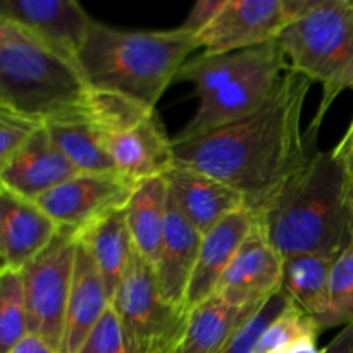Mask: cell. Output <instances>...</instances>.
Returning <instances> with one entry per match:
<instances>
[{
  "label": "cell",
  "mask_w": 353,
  "mask_h": 353,
  "mask_svg": "<svg viewBox=\"0 0 353 353\" xmlns=\"http://www.w3.org/2000/svg\"><path fill=\"white\" fill-rule=\"evenodd\" d=\"M312 81L288 71L264 107L202 138L174 145L176 164L223 181L261 216L279 190L299 174L316 152L302 131V112Z\"/></svg>",
  "instance_id": "1"
},
{
  "label": "cell",
  "mask_w": 353,
  "mask_h": 353,
  "mask_svg": "<svg viewBox=\"0 0 353 353\" xmlns=\"http://www.w3.org/2000/svg\"><path fill=\"white\" fill-rule=\"evenodd\" d=\"M281 259L299 254L338 257L353 240V190L347 161L316 152L259 216Z\"/></svg>",
  "instance_id": "2"
},
{
  "label": "cell",
  "mask_w": 353,
  "mask_h": 353,
  "mask_svg": "<svg viewBox=\"0 0 353 353\" xmlns=\"http://www.w3.org/2000/svg\"><path fill=\"white\" fill-rule=\"evenodd\" d=\"M196 48V37L183 28L128 31L93 21L78 64L93 90L155 109Z\"/></svg>",
  "instance_id": "3"
},
{
  "label": "cell",
  "mask_w": 353,
  "mask_h": 353,
  "mask_svg": "<svg viewBox=\"0 0 353 353\" xmlns=\"http://www.w3.org/2000/svg\"><path fill=\"white\" fill-rule=\"evenodd\" d=\"M93 88L78 61L31 31L0 43V109L33 124L90 116Z\"/></svg>",
  "instance_id": "4"
},
{
  "label": "cell",
  "mask_w": 353,
  "mask_h": 353,
  "mask_svg": "<svg viewBox=\"0 0 353 353\" xmlns=\"http://www.w3.org/2000/svg\"><path fill=\"white\" fill-rule=\"evenodd\" d=\"M292 71L323 85L316 117L303 131L310 152L334 100L353 90V0H316L305 16L290 23L278 37Z\"/></svg>",
  "instance_id": "5"
},
{
  "label": "cell",
  "mask_w": 353,
  "mask_h": 353,
  "mask_svg": "<svg viewBox=\"0 0 353 353\" xmlns=\"http://www.w3.org/2000/svg\"><path fill=\"white\" fill-rule=\"evenodd\" d=\"M92 119L116 171L130 181L164 178L174 168L172 138L155 109L93 90Z\"/></svg>",
  "instance_id": "6"
},
{
  "label": "cell",
  "mask_w": 353,
  "mask_h": 353,
  "mask_svg": "<svg viewBox=\"0 0 353 353\" xmlns=\"http://www.w3.org/2000/svg\"><path fill=\"white\" fill-rule=\"evenodd\" d=\"M110 307L134 353H174L188 323V312L164 299L154 268L137 250Z\"/></svg>",
  "instance_id": "7"
},
{
  "label": "cell",
  "mask_w": 353,
  "mask_h": 353,
  "mask_svg": "<svg viewBox=\"0 0 353 353\" xmlns=\"http://www.w3.org/2000/svg\"><path fill=\"white\" fill-rule=\"evenodd\" d=\"M78 238L59 230L54 240L21 269L30 334L61 353L65 312L71 293Z\"/></svg>",
  "instance_id": "8"
},
{
  "label": "cell",
  "mask_w": 353,
  "mask_h": 353,
  "mask_svg": "<svg viewBox=\"0 0 353 353\" xmlns=\"http://www.w3.org/2000/svg\"><path fill=\"white\" fill-rule=\"evenodd\" d=\"M288 69L285 52L276 40L254 68L200 100L195 116L172 138V143L196 140L257 112L271 100Z\"/></svg>",
  "instance_id": "9"
},
{
  "label": "cell",
  "mask_w": 353,
  "mask_h": 353,
  "mask_svg": "<svg viewBox=\"0 0 353 353\" xmlns=\"http://www.w3.org/2000/svg\"><path fill=\"white\" fill-rule=\"evenodd\" d=\"M134 185L119 172H78L34 202L59 230L78 238L97 221L124 209Z\"/></svg>",
  "instance_id": "10"
},
{
  "label": "cell",
  "mask_w": 353,
  "mask_h": 353,
  "mask_svg": "<svg viewBox=\"0 0 353 353\" xmlns=\"http://www.w3.org/2000/svg\"><path fill=\"white\" fill-rule=\"evenodd\" d=\"M288 23L283 0H224L196 41L212 54L247 50L276 41Z\"/></svg>",
  "instance_id": "11"
},
{
  "label": "cell",
  "mask_w": 353,
  "mask_h": 353,
  "mask_svg": "<svg viewBox=\"0 0 353 353\" xmlns=\"http://www.w3.org/2000/svg\"><path fill=\"white\" fill-rule=\"evenodd\" d=\"M283 259L265 236L261 223L254 228L224 272L214 295L240 307H261L281 288Z\"/></svg>",
  "instance_id": "12"
},
{
  "label": "cell",
  "mask_w": 353,
  "mask_h": 353,
  "mask_svg": "<svg viewBox=\"0 0 353 353\" xmlns=\"http://www.w3.org/2000/svg\"><path fill=\"white\" fill-rule=\"evenodd\" d=\"M0 16L74 61L93 23L74 0H0Z\"/></svg>",
  "instance_id": "13"
},
{
  "label": "cell",
  "mask_w": 353,
  "mask_h": 353,
  "mask_svg": "<svg viewBox=\"0 0 353 353\" xmlns=\"http://www.w3.org/2000/svg\"><path fill=\"white\" fill-rule=\"evenodd\" d=\"M257 223V214L243 207L203 234L195 271H193L188 292H186V312L190 314V310L199 307L216 293L224 272L230 268L238 250L250 236Z\"/></svg>",
  "instance_id": "14"
},
{
  "label": "cell",
  "mask_w": 353,
  "mask_h": 353,
  "mask_svg": "<svg viewBox=\"0 0 353 353\" xmlns=\"http://www.w3.org/2000/svg\"><path fill=\"white\" fill-rule=\"evenodd\" d=\"M78 172L41 124L0 169V185L34 200Z\"/></svg>",
  "instance_id": "15"
},
{
  "label": "cell",
  "mask_w": 353,
  "mask_h": 353,
  "mask_svg": "<svg viewBox=\"0 0 353 353\" xmlns=\"http://www.w3.org/2000/svg\"><path fill=\"white\" fill-rule=\"evenodd\" d=\"M57 231V224L34 200L0 185V265L21 271Z\"/></svg>",
  "instance_id": "16"
},
{
  "label": "cell",
  "mask_w": 353,
  "mask_h": 353,
  "mask_svg": "<svg viewBox=\"0 0 353 353\" xmlns=\"http://www.w3.org/2000/svg\"><path fill=\"white\" fill-rule=\"evenodd\" d=\"M164 178L174 205L202 234L247 207L236 190L186 165L174 164Z\"/></svg>",
  "instance_id": "17"
},
{
  "label": "cell",
  "mask_w": 353,
  "mask_h": 353,
  "mask_svg": "<svg viewBox=\"0 0 353 353\" xmlns=\"http://www.w3.org/2000/svg\"><path fill=\"white\" fill-rule=\"evenodd\" d=\"M202 236L203 234L179 212L171 196H168L164 238L154 271L164 299L183 310Z\"/></svg>",
  "instance_id": "18"
},
{
  "label": "cell",
  "mask_w": 353,
  "mask_h": 353,
  "mask_svg": "<svg viewBox=\"0 0 353 353\" xmlns=\"http://www.w3.org/2000/svg\"><path fill=\"white\" fill-rule=\"evenodd\" d=\"M110 307V295L95 261L78 240L61 353H78Z\"/></svg>",
  "instance_id": "19"
},
{
  "label": "cell",
  "mask_w": 353,
  "mask_h": 353,
  "mask_svg": "<svg viewBox=\"0 0 353 353\" xmlns=\"http://www.w3.org/2000/svg\"><path fill=\"white\" fill-rule=\"evenodd\" d=\"M261 307L233 305L212 295L190 310L185 333L174 353H223Z\"/></svg>",
  "instance_id": "20"
},
{
  "label": "cell",
  "mask_w": 353,
  "mask_h": 353,
  "mask_svg": "<svg viewBox=\"0 0 353 353\" xmlns=\"http://www.w3.org/2000/svg\"><path fill=\"white\" fill-rule=\"evenodd\" d=\"M168 196L165 178L145 179L134 185L130 200L124 205L134 250L152 268L157 262L164 238Z\"/></svg>",
  "instance_id": "21"
},
{
  "label": "cell",
  "mask_w": 353,
  "mask_h": 353,
  "mask_svg": "<svg viewBox=\"0 0 353 353\" xmlns=\"http://www.w3.org/2000/svg\"><path fill=\"white\" fill-rule=\"evenodd\" d=\"M95 261L110 300L126 276L134 255L124 209L110 212L78 236Z\"/></svg>",
  "instance_id": "22"
},
{
  "label": "cell",
  "mask_w": 353,
  "mask_h": 353,
  "mask_svg": "<svg viewBox=\"0 0 353 353\" xmlns=\"http://www.w3.org/2000/svg\"><path fill=\"white\" fill-rule=\"evenodd\" d=\"M336 257L321 254H299L283 261L279 292L290 303L312 317L319 326L327 310L330 274Z\"/></svg>",
  "instance_id": "23"
},
{
  "label": "cell",
  "mask_w": 353,
  "mask_h": 353,
  "mask_svg": "<svg viewBox=\"0 0 353 353\" xmlns=\"http://www.w3.org/2000/svg\"><path fill=\"white\" fill-rule=\"evenodd\" d=\"M272 43L274 41L261 45V47L247 48V50L223 52V54L203 52L202 55L183 64L178 76H176V81L192 83L195 86L199 100H203L219 88H223L224 85L236 79L245 71L254 68L271 50Z\"/></svg>",
  "instance_id": "24"
},
{
  "label": "cell",
  "mask_w": 353,
  "mask_h": 353,
  "mask_svg": "<svg viewBox=\"0 0 353 353\" xmlns=\"http://www.w3.org/2000/svg\"><path fill=\"white\" fill-rule=\"evenodd\" d=\"M59 150L79 172H117L100 140V131L90 116L43 124Z\"/></svg>",
  "instance_id": "25"
},
{
  "label": "cell",
  "mask_w": 353,
  "mask_h": 353,
  "mask_svg": "<svg viewBox=\"0 0 353 353\" xmlns=\"http://www.w3.org/2000/svg\"><path fill=\"white\" fill-rule=\"evenodd\" d=\"M30 334L23 276L0 265V353H9Z\"/></svg>",
  "instance_id": "26"
},
{
  "label": "cell",
  "mask_w": 353,
  "mask_h": 353,
  "mask_svg": "<svg viewBox=\"0 0 353 353\" xmlns=\"http://www.w3.org/2000/svg\"><path fill=\"white\" fill-rule=\"evenodd\" d=\"M353 323V240L334 259L330 274L327 310L319 323V330L348 326Z\"/></svg>",
  "instance_id": "27"
},
{
  "label": "cell",
  "mask_w": 353,
  "mask_h": 353,
  "mask_svg": "<svg viewBox=\"0 0 353 353\" xmlns=\"http://www.w3.org/2000/svg\"><path fill=\"white\" fill-rule=\"evenodd\" d=\"M319 334L321 330L316 321L299 307L288 303V307L279 316H276L261 334L257 353H276L302 338L319 336Z\"/></svg>",
  "instance_id": "28"
},
{
  "label": "cell",
  "mask_w": 353,
  "mask_h": 353,
  "mask_svg": "<svg viewBox=\"0 0 353 353\" xmlns=\"http://www.w3.org/2000/svg\"><path fill=\"white\" fill-rule=\"evenodd\" d=\"M288 299L281 292L265 300L264 305L254 314V317L245 324L243 330L236 334V338L231 341L230 347L223 353H257V343L261 334L264 333L268 324L288 307Z\"/></svg>",
  "instance_id": "29"
},
{
  "label": "cell",
  "mask_w": 353,
  "mask_h": 353,
  "mask_svg": "<svg viewBox=\"0 0 353 353\" xmlns=\"http://www.w3.org/2000/svg\"><path fill=\"white\" fill-rule=\"evenodd\" d=\"M78 353H134L112 307L107 309Z\"/></svg>",
  "instance_id": "30"
},
{
  "label": "cell",
  "mask_w": 353,
  "mask_h": 353,
  "mask_svg": "<svg viewBox=\"0 0 353 353\" xmlns=\"http://www.w3.org/2000/svg\"><path fill=\"white\" fill-rule=\"evenodd\" d=\"M41 124H33L0 109V169Z\"/></svg>",
  "instance_id": "31"
},
{
  "label": "cell",
  "mask_w": 353,
  "mask_h": 353,
  "mask_svg": "<svg viewBox=\"0 0 353 353\" xmlns=\"http://www.w3.org/2000/svg\"><path fill=\"white\" fill-rule=\"evenodd\" d=\"M224 0H200L190 10L188 17L185 19V23L179 28H183L185 31H190L196 37L203 28H207L210 24V21L216 17V14L219 12L221 6H223Z\"/></svg>",
  "instance_id": "32"
},
{
  "label": "cell",
  "mask_w": 353,
  "mask_h": 353,
  "mask_svg": "<svg viewBox=\"0 0 353 353\" xmlns=\"http://www.w3.org/2000/svg\"><path fill=\"white\" fill-rule=\"evenodd\" d=\"M323 353H353V323L345 326L333 341L323 348Z\"/></svg>",
  "instance_id": "33"
},
{
  "label": "cell",
  "mask_w": 353,
  "mask_h": 353,
  "mask_svg": "<svg viewBox=\"0 0 353 353\" xmlns=\"http://www.w3.org/2000/svg\"><path fill=\"white\" fill-rule=\"evenodd\" d=\"M9 353H59L55 348H52L50 345L45 340H41L40 336H34V334H28L23 341L16 345Z\"/></svg>",
  "instance_id": "34"
},
{
  "label": "cell",
  "mask_w": 353,
  "mask_h": 353,
  "mask_svg": "<svg viewBox=\"0 0 353 353\" xmlns=\"http://www.w3.org/2000/svg\"><path fill=\"white\" fill-rule=\"evenodd\" d=\"M276 353H323V350L317 347V336H307Z\"/></svg>",
  "instance_id": "35"
},
{
  "label": "cell",
  "mask_w": 353,
  "mask_h": 353,
  "mask_svg": "<svg viewBox=\"0 0 353 353\" xmlns=\"http://www.w3.org/2000/svg\"><path fill=\"white\" fill-rule=\"evenodd\" d=\"M28 30H24L23 26H19V24L12 23V21L6 19V17L0 16V43L2 41H7V40H12V38H17V37H23V34H26Z\"/></svg>",
  "instance_id": "36"
},
{
  "label": "cell",
  "mask_w": 353,
  "mask_h": 353,
  "mask_svg": "<svg viewBox=\"0 0 353 353\" xmlns=\"http://www.w3.org/2000/svg\"><path fill=\"white\" fill-rule=\"evenodd\" d=\"M333 152L338 155V157L353 159V121L350 128H348L347 134L341 138V141L333 148Z\"/></svg>",
  "instance_id": "37"
},
{
  "label": "cell",
  "mask_w": 353,
  "mask_h": 353,
  "mask_svg": "<svg viewBox=\"0 0 353 353\" xmlns=\"http://www.w3.org/2000/svg\"><path fill=\"white\" fill-rule=\"evenodd\" d=\"M343 159V157H341ZM347 161V165H348V171H350V176H352V190H353V159H345Z\"/></svg>",
  "instance_id": "38"
}]
</instances>
